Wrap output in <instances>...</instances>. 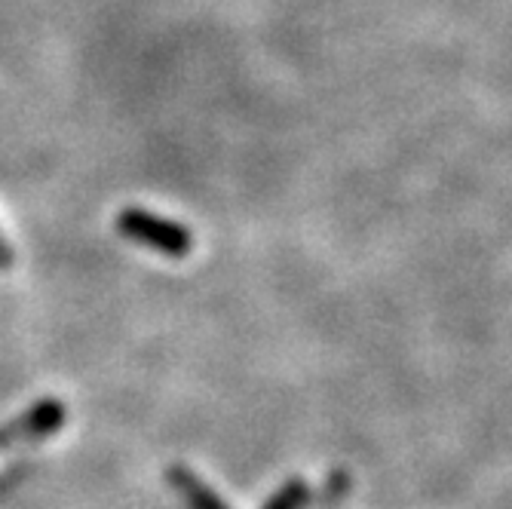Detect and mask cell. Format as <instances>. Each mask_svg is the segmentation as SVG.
<instances>
[{
  "label": "cell",
  "instance_id": "1",
  "mask_svg": "<svg viewBox=\"0 0 512 509\" xmlns=\"http://www.w3.org/2000/svg\"><path fill=\"white\" fill-rule=\"evenodd\" d=\"M117 230L126 240H132L138 246H148L166 258H188L194 249V234L181 221L154 215L138 206H129L117 215Z\"/></svg>",
  "mask_w": 512,
  "mask_h": 509
},
{
  "label": "cell",
  "instance_id": "2",
  "mask_svg": "<svg viewBox=\"0 0 512 509\" xmlns=\"http://www.w3.org/2000/svg\"><path fill=\"white\" fill-rule=\"evenodd\" d=\"M62 424H65V405L59 399H40L22 418L0 427V451L19 442H37L46 436H56Z\"/></svg>",
  "mask_w": 512,
  "mask_h": 509
},
{
  "label": "cell",
  "instance_id": "3",
  "mask_svg": "<svg viewBox=\"0 0 512 509\" xmlns=\"http://www.w3.org/2000/svg\"><path fill=\"white\" fill-rule=\"evenodd\" d=\"M166 476H169V485L181 494V500H184V506H188V509H227L224 500L194 470L175 464V467H169Z\"/></svg>",
  "mask_w": 512,
  "mask_h": 509
},
{
  "label": "cell",
  "instance_id": "4",
  "mask_svg": "<svg viewBox=\"0 0 512 509\" xmlns=\"http://www.w3.org/2000/svg\"><path fill=\"white\" fill-rule=\"evenodd\" d=\"M307 497H310L307 482H304V479H292V482H286L283 488H279V491L264 503V509H304Z\"/></svg>",
  "mask_w": 512,
  "mask_h": 509
},
{
  "label": "cell",
  "instance_id": "5",
  "mask_svg": "<svg viewBox=\"0 0 512 509\" xmlns=\"http://www.w3.org/2000/svg\"><path fill=\"white\" fill-rule=\"evenodd\" d=\"M7 267H13V246L0 234V270H7Z\"/></svg>",
  "mask_w": 512,
  "mask_h": 509
}]
</instances>
